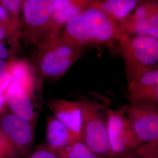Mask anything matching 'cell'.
I'll list each match as a JSON object with an SVG mask.
<instances>
[{"label": "cell", "mask_w": 158, "mask_h": 158, "mask_svg": "<svg viewBox=\"0 0 158 158\" xmlns=\"http://www.w3.org/2000/svg\"><path fill=\"white\" fill-rule=\"evenodd\" d=\"M63 38L76 45H111L123 35L120 25L93 4L66 23Z\"/></svg>", "instance_id": "6da1fadb"}, {"label": "cell", "mask_w": 158, "mask_h": 158, "mask_svg": "<svg viewBox=\"0 0 158 158\" xmlns=\"http://www.w3.org/2000/svg\"><path fill=\"white\" fill-rule=\"evenodd\" d=\"M36 63L38 73L44 78L57 79L85 55V48L76 45L63 38L60 33L40 41Z\"/></svg>", "instance_id": "7a4b0ae2"}, {"label": "cell", "mask_w": 158, "mask_h": 158, "mask_svg": "<svg viewBox=\"0 0 158 158\" xmlns=\"http://www.w3.org/2000/svg\"><path fill=\"white\" fill-rule=\"evenodd\" d=\"M83 114L81 141L93 152L111 158L108 136L107 108L88 98L79 100Z\"/></svg>", "instance_id": "3957f363"}, {"label": "cell", "mask_w": 158, "mask_h": 158, "mask_svg": "<svg viewBox=\"0 0 158 158\" xmlns=\"http://www.w3.org/2000/svg\"><path fill=\"white\" fill-rule=\"evenodd\" d=\"M117 42L128 80L139 72L158 66V39L123 34Z\"/></svg>", "instance_id": "277c9868"}, {"label": "cell", "mask_w": 158, "mask_h": 158, "mask_svg": "<svg viewBox=\"0 0 158 158\" xmlns=\"http://www.w3.org/2000/svg\"><path fill=\"white\" fill-rule=\"evenodd\" d=\"M53 11V0H23L21 38L36 45L48 37Z\"/></svg>", "instance_id": "5b68a950"}, {"label": "cell", "mask_w": 158, "mask_h": 158, "mask_svg": "<svg viewBox=\"0 0 158 158\" xmlns=\"http://www.w3.org/2000/svg\"><path fill=\"white\" fill-rule=\"evenodd\" d=\"M126 106L119 109L107 108L108 136L111 158H123L143 143L136 137L125 114Z\"/></svg>", "instance_id": "8992f818"}, {"label": "cell", "mask_w": 158, "mask_h": 158, "mask_svg": "<svg viewBox=\"0 0 158 158\" xmlns=\"http://www.w3.org/2000/svg\"><path fill=\"white\" fill-rule=\"evenodd\" d=\"M0 132L10 148L11 158H27L34 140V125L11 113L0 118Z\"/></svg>", "instance_id": "52a82bcc"}, {"label": "cell", "mask_w": 158, "mask_h": 158, "mask_svg": "<svg viewBox=\"0 0 158 158\" xmlns=\"http://www.w3.org/2000/svg\"><path fill=\"white\" fill-rule=\"evenodd\" d=\"M125 114L132 130L142 143L158 141L157 106L131 103L126 106Z\"/></svg>", "instance_id": "ba28073f"}, {"label": "cell", "mask_w": 158, "mask_h": 158, "mask_svg": "<svg viewBox=\"0 0 158 158\" xmlns=\"http://www.w3.org/2000/svg\"><path fill=\"white\" fill-rule=\"evenodd\" d=\"M134 10L132 14L119 24L123 34L158 39V5L146 1L138 4Z\"/></svg>", "instance_id": "9c48e42d"}, {"label": "cell", "mask_w": 158, "mask_h": 158, "mask_svg": "<svg viewBox=\"0 0 158 158\" xmlns=\"http://www.w3.org/2000/svg\"><path fill=\"white\" fill-rule=\"evenodd\" d=\"M128 97L131 104L158 106V66L139 72L128 80Z\"/></svg>", "instance_id": "30bf717a"}, {"label": "cell", "mask_w": 158, "mask_h": 158, "mask_svg": "<svg viewBox=\"0 0 158 158\" xmlns=\"http://www.w3.org/2000/svg\"><path fill=\"white\" fill-rule=\"evenodd\" d=\"M48 107L53 115L70 130L77 141H81L83 114L79 101L51 99Z\"/></svg>", "instance_id": "8fae6325"}, {"label": "cell", "mask_w": 158, "mask_h": 158, "mask_svg": "<svg viewBox=\"0 0 158 158\" xmlns=\"http://www.w3.org/2000/svg\"><path fill=\"white\" fill-rule=\"evenodd\" d=\"M5 96L10 113L34 125L38 115L34 105L35 96L18 85L11 83Z\"/></svg>", "instance_id": "7c38bea8"}, {"label": "cell", "mask_w": 158, "mask_h": 158, "mask_svg": "<svg viewBox=\"0 0 158 158\" xmlns=\"http://www.w3.org/2000/svg\"><path fill=\"white\" fill-rule=\"evenodd\" d=\"M11 83L18 85L35 96L40 86V80L36 69L26 59H12L8 68Z\"/></svg>", "instance_id": "4fadbf2b"}, {"label": "cell", "mask_w": 158, "mask_h": 158, "mask_svg": "<svg viewBox=\"0 0 158 158\" xmlns=\"http://www.w3.org/2000/svg\"><path fill=\"white\" fill-rule=\"evenodd\" d=\"M77 141L72 132L53 115L47 119L46 145L58 151Z\"/></svg>", "instance_id": "5bb4252c"}, {"label": "cell", "mask_w": 158, "mask_h": 158, "mask_svg": "<svg viewBox=\"0 0 158 158\" xmlns=\"http://www.w3.org/2000/svg\"><path fill=\"white\" fill-rule=\"evenodd\" d=\"M95 1L72 0L66 5L54 10L48 37L52 35L60 33L63 27L66 23L91 6Z\"/></svg>", "instance_id": "9a60e30c"}, {"label": "cell", "mask_w": 158, "mask_h": 158, "mask_svg": "<svg viewBox=\"0 0 158 158\" xmlns=\"http://www.w3.org/2000/svg\"><path fill=\"white\" fill-rule=\"evenodd\" d=\"M138 0H96L93 4L120 24L131 14Z\"/></svg>", "instance_id": "2e32d148"}, {"label": "cell", "mask_w": 158, "mask_h": 158, "mask_svg": "<svg viewBox=\"0 0 158 158\" xmlns=\"http://www.w3.org/2000/svg\"><path fill=\"white\" fill-rule=\"evenodd\" d=\"M57 152L59 158H105L93 152L80 141L74 142Z\"/></svg>", "instance_id": "e0dca14e"}, {"label": "cell", "mask_w": 158, "mask_h": 158, "mask_svg": "<svg viewBox=\"0 0 158 158\" xmlns=\"http://www.w3.org/2000/svg\"><path fill=\"white\" fill-rule=\"evenodd\" d=\"M21 38V31L0 24V42L6 43L17 51L19 48Z\"/></svg>", "instance_id": "ac0fdd59"}, {"label": "cell", "mask_w": 158, "mask_h": 158, "mask_svg": "<svg viewBox=\"0 0 158 158\" xmlns=\"http://www.w3.org/2000/svg\"><path fill=\"white\" fill-rule=\"evenodd\" d=\"M0 24L21 32V21L16 19L2 6H0Z\"/></svg>", "instance_id": "d6986e66"}, {"label": "cell", "mask_w": 158, "mask_h": 158, "mask_svg": "<svg viewBox=\"0 0 158 158\" xmlns=\"http://www.w3.org/2000/svg\"><path fill=\"white\" fill-rule=\"evenodd\" d=\"M27 158H59V156L57 151L45 143L38 147Z\"/></svg>", "instance_id": "ffe728a7"}, {"label": "cell", "mask_w": 158, "mask_h": 158, "mask_svg": "<svg viewBox=\"0 0 158 158\" xmlns=\"http://www.w3.org/2000/svg\"><path fill=\"white\" fill-rule=\"evenodd\" d=\"M23 0H0V6L10 12L16 19L20 20Z\"/></svg>", "instance_id": "44dd1931"}, {"label": "cell", "mask_w": 158, "mask_h": 158, "mask_svg": "<svg viewBox=\"0 0 158 158\" xmlns=\"http://www.w3.org/2000/svg\"><path fill=\"white\" fill-rule=\"evenodd\" d=\"M16 50L5 42H0V59L12 60L15 58Z\"/></svg>", "instance_id": "7402d4cb"}, {"label": "cell", "mask_w": 158, "mask_h": 158, "mask_svg": "<svg viewBox=\"0 0 158 158\" xmlns=\"http://www.w3.org/2000/svg\"><path fill=\"white\" fill-rule=\"evenodd\" d=\"M11 83V77L8 69L0 74V94L5 93Z\"/></svg>", "instance_id": "603a6c76"}, {"label": "cell", "mask_w": 158, "mask_h": 158, "mask_svg": "<svg viewBox=\"0 0 158 158\" xmlns=\"http://www.w3.org/2000/svg\"><path fill=\"white\" fill-rule=\"evenodd\" d=\"M0 158H11L8 145L0 132Z\"/></svg>", "instance_id": "cb8c5ba5"}, {"label": "cell", "mask_w": 158, "mask_h": 158, "mask_svg": "<svg viewBox=\"0 0 158 158\" xmlns=\"http://www.w3.org/2000/svg\"><path fill=\"white\" fill-rule=\"evenodd\" d=\"M5 93L0 94V115H2L6 113L8 107L6 102Z\"/></svg>", "instance_id": "d4e9b609"}, {"label": "cell", "mask_w": 158, "mask_h": 158, "mask_svg": "<svg viewBox=\"0 0 158 158\" xmlns=\"http://www.w3.org/2000/svg\"><path fill=\"white\" fill-rule=\"evenodd\" d=\"M12 60H6V59H0V74L6 72V71L8 70Z\"/></svg>", "instance_id": "484cf974"}, {"label": "cell", "mask_w": 158, "mask_h": 158, "mask_svg": "<svg viewBox=\"0 0 158 158\" xmlns=\"http://www.w3.org/2000/svg\"><path fill=\"white\" fill-rule=\"evenodd\" d=\"M72 0H53V11L69 3Z\"/></svg>", "instance_id": "4316f807"}, {"label": "cell", "mask_w": 158, "mask_h": 158, "mask_svg": "<svg viewBox=\"0 0 158 158\" xmlns=\"http://www.w3.org/2000/svg\"><path fill=\"white\" fill-rule=\"evenodd\" d=\"M137 158L136 156H134L133 154H132V153H131L129 155H127V156H125L124 158Z\"/></svg>", "instance_id": "83f0119b"}]
</instances>
